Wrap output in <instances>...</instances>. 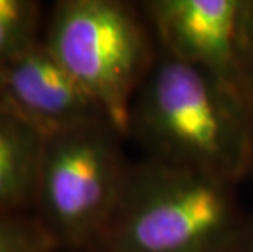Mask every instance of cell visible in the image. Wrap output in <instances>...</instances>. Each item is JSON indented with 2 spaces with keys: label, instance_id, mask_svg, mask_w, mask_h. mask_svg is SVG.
<instances>
[{
  "label": "cell",
  "instance_id": "8992f818",
  "mask_svg": "<svg viewBox=\"0 0 253 252\" xmlns=\"http://www.w3.org/2000/svg\"><path fill=\"white\" fill-rule=\"evenodd\" d=\"M0 97L10 113L42 136L84 123L108 120L42 40L0 67Z\"/></svg>",
  "mask_w": 253,
  "mask_h": 252
},
{
  "label": "cell",
  "instance_id": "7a4b0ae2",
  "mask_svg": "<svg viewBox=\"0 0 253 252\" xmlns=\"http://www.w3.org/2000/svg\"><path fill=\"white\" fill-rule=\"evenodd\" d=\"M237 185L142 157L96 252H239L249 216Z\"/></svg>",
  "mask_w": 253,
  "mask_h": 252
},
{
  "label": "cell",
  "instance_id": "7c38bea8",
  "mask_svg": "<svg viewBox=\"0 0 253 252\" xmlns=\"http://www.w3.org/2000/svg\"><path fill=\"white\" fill-rule=\"evenodd\" d=\"M0 111H3V113H10L7 105H5V101L2 100V97H0ZM10 115H12V113H10Z\"/></svg>",
  "mask_w": 253,
  "mask_h": 252
},
{
  "label": "cell",
  "instance_id": "3957f363",
  "mask_svg": "<svg viewBox=\"0 0 253 252\" xmlns=\"http://www.w3.org/2000/svg\"><path fill=\"white\" fill-rule=\"evenodd\" d=\"M42 41L126 138L132 99L159 52L139 3L61 0Z\"/></svg>",
  "mask_w": 253,
  "mask_h": 252
},
{
  "label": "cell",
  "instance_id": "5b68a950",
  "mask_svg": "<svg viewBox=\"0 0 253 252\" xmlns=\"http://www.w3.org/2000/svg\"><path fill=\"white\" fill-rule=\"evenodd\" d=\"M139 7L160 51L239 95L247 0H145Z\"/></svg>",
  "mask_w": 253,
  "mask_h": 252
},
{
  "label": "cell",
  "instance_id": "30bf717a",
  "mask_svg": "<svg viewBox=\"0 0 253 252\" xmlns=\"http://www.w3.org/2000/svg\"><path fill=\"white\" fill-rule=\"evenodd\" d=\"M239 99L244 106L247 118V128L250 136V177L253 179V0H247L244 51H242V66L239 77Z\"/></svg>",
  "mask_w": 253,
  "mask_h": 252
},
{
  "label": "cell",
  "instance_id": "52a82bcc",
  "mask_svg": "<svg viewBox=\"0 0 253 252\" xmlns=\"http://www.w3.org/2000/svg\"><path fill=\"white\" fill-rule=\"evenodd\" d=\"M44 136L20 118L0 111V213L35 206Z\"/></svg>",
  "mask_w": 253,
  "mask_h": 252
},
{
  "label": "cell",
  "instance_id": "8fae6325",
  "mask_svg": "<svg viewBox=\"0 0 253 252\" xmlns=\"http://www.w3.org/2000/svg\"><path fill=\"white\" fill-rule=\"evenodd\" d=\"M239 252H253V216L249 218V224H247V231L244 239H242Z\"/></svg>",
  "mask_w": 253,
  "mask_h": 252
},
{
  "label": "cell",
  "instance_id": "9c48e42d",
  "mask_svg": "<svg viewBox=\"0 0 253 252\" xmlns=\"http://www.w3.org/2000/svg\"><path fill=\"white\" fill-rule=\"evenodd\" d=\"M56 241L28 213H0V252H54Z\"/></svg>",
  "mask_w": 253,
  "mask_h": 252
},
{
  "label": "cell",
  "instance_id": "6da1fadb",
  "mask_svg": "<svg viewBox=\"0 0 253 252\" xmlns=\"http://www.w3.org/2000/svg\"><path fill=\"white\" fill-rule=\"evenodd\" d=\"M126 138L160 164L234 185L250 177V136L239 95L160 50L132 99Z\"/></svg>",
  "mask_w": 253,
  "mask_h": 252
},
{
  "label": "cell",
  "instance_id": "ba28073f",
  "mask_svg": "<svg viewBox=\"0 0 253 252\" xmlns=\"http://www.w3.org/2000/svg\"><path fill=\"white\" fill-rule=\"evenodd\" d=\"M40 25V2L0 0V67L41 41Z\"/></svg>",
  "mask_w": 253,
  "mask_h": 252
},
{
  "label": "cell",
  "instance_id": "277c9868",
  "mask_svg": "<svg viewBox=\"0 0 253 252\" xmlns=\"http://www.w3.org/2000/svg\"><path fill=\"white\" fill-rule=\"evenodd\" d=\"M123 139L108 120L44 136L33 208L57 248L98 249L131 164Z\"/></svg>",
  "mask_w": 253,
  "mask_h": 252
}]
</instances>
